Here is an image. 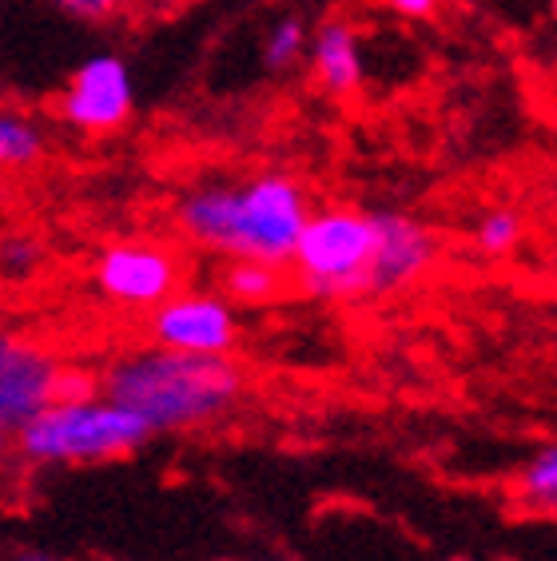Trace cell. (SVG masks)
Here are the masks:
<instances>
[{"mask_svg":"<svg viewBox=\"0 0 557 561\" xmlns=\"http://www.w3.org/2000/svg\"><path fill=\"white\" fill-rule=\"evenodd\" d=\"M311 192L287 172H255L243 180H200L175 199V231L192 248L219 260H268L291 267Z\"/></svg>","mask_w":557,"mask_h":561,"instance_id":"cell-1","label":"cell"},{"mask_svg":"<svg viewBox=\"0 0 557 561\" xmlns=\"http://www.w3.org/2000/svg\"><path fill=\"white\" fill-rule=\"evenodd\" d=\"M100 390L132 407L151 431H195L236 411L243 370L231 355H192L172 346L124 351L100 370Z\"/></svg>","mask_w":557,"mask_h":561,"instance_id":"cell-2","label":"cell"},{"mask_svg":"<svg viewBox=\"0 0 557 561\" xmlns=\"http://www.w3.org/2000/svg\"><path fill=\"white\" fill-rule=\"evenodd\" d=\"M151 426L104 390L53 402L12 434L29 466H92L132 454L151 438Z\"/></svg>","mask_w":557,"mask_h":561,"instance_id":"cell-3","label":"cell"},{"mask_svg":"<svg viewBox=\"0 0 557 561\" xmlns=\"http://www.w3.org/2000/svg\"><path fill=\"white\" fill-rule=\"evenodd\" d=\"M378 251V211L363 207H315L291 260L295 287L319 299L371 295V271Z\"/></svg>","mask_w":557,"mask_h":561,"instance_id":"cell-4","label":"cell"},{"mask_svg":"<svg viewBox=\"0 0 557 561\" xmlns=\"http://www.w3.org/2000/svg\"><path fill=\"white\" fill-rule=\"evenodd\" d=\"M183 283L180 251L156 239H120L92 260V287L124 311H156Z\"/></svg>","mask_w":557,"mask_h":561,"instance_id":"cell-5","label":"cell"},{"mask_svg":"<svg viewBox=\"0 0 557 561\" xmlns=\"http://www.w3.org/2000/svg\"><path fill=\"white\" fill-rule=\"evenodd\" d=\"M136 112V88L128 65L116 53L80 60L56 96V116L80 136H112Z\"/></svg>","mask_w":557,"mask_h":561,"instance_id":"cell-6","label":"cell"},{"mask_svg":"<svg viewBox=\"0 0 557 561\" xmlns=\"http://www.w3.org/2000/svg\"><path fill=\"white\" fill-rule=\"evenodd\" d=\"M148 335L172 351L231 355L239 343L236 302L224 291H175L148 314Z\"/></svg>","mask_w":557,"mask_h":561,"instance_id":"cell-7","label":"cell"},{"mask_svg":"<svg viewBox=\"0 0 557 561\" xmlns=\"http://www.w3.org/2000/svg\"><path fill=\"white\" fill-rule=\"evenodd\" d=\"M65 375L68 367L48 346L24 335H4L0 343V426L4 434H16L53 402H60Z\"/></svg>","mask_w":557,"mask_h":561,"instance_id":"cell-8","label":"cell"},{"mask_svg":"<svg viewBox=\"0 0 557 561\" xmlns=\"http://www.w3.org/2000/svg\"><path fill=\"white\" fill-rule=\"evenodd\" d=\"M439 260V236L407 211H378V251L371 271V295L402 291Z\"/></svg>","mask_w":557,"mask_h":561,"instance_id":"cell-9","label":"cell"},{"mask_svg":"<svg viewBox=\"0 0 557 561\" xmlns=\"http://www.w3.org/2000/svg\"><path fill=\"white\" fill-rule=\"evenodd\" d=\"M363 36L351 21L343 16H331L322 21L311 36V53H307V65H311L315 84L327 92V96H354L366 80V60H363Z\"/></svg>","mask_w":557,"mask_h":561,"instance_id":"cell-10","label":"cell"},{"mask_svg":"<svg viewBox=\"0 0 557 561\" xmlns=\"http://www.w3.org/2000/svg\"><path fill=\"white\" fill-rule=\"evenodd\" d=\"M291 283H295L291 267L268 260H227L224 271H219V291L236 307H268L287 291Z\"/></svg>","mask_w":557,"mask_h":561,"instance_id":"cell-11","label":"cell"},{"mask_svg":"<svg viewBox=\"0 0 557 561\" xmlns=\"http://www.w3.org/2000/svg\"><path fill=\"white\" fill-rule=\"evenodd\" d=\"M48 156V131L41 119L21 108L0 112V168L4 172H33Z\"/></svg>","mask_w":557,"mask_h":561,"instance_id":"cell-12","label":"cell"},{"mask_svg":"<svg viewBox=\"0 0 557 561\" xmlns=\"http://www.w3.org/2000/svg\"><path fill=\"white\" fill-rule=\"evenodd\" d=\"M311 36H315V28L303 21L299 12H283V16H275V21L268 24L259 56H263V65H268L271 72H291L303 56L311 53Z\"/></svg>","mask_w":557,"mask_h":561,"instance_id":"cell-13","label":"cell"},{"mask_svg":"<svg viewBox=\"0 0 557 561\" xmlns=\"http://www.w3.org/2000/svg\"><path fill=\"white\" fill-rule=\"evenodd\" d=\"M518 502L525 510H546L557 514V443L542 450L522 466L518 474Z\"/></svg>","mask_w":557,"mask_h":561,"instance_id":"cell-14","label":"cell"},{"mask_svg":"<svg viewBox=\"0 0 557 561\" xmlns=\"http://www.w3.org/2000/svg\"><path fill=\"white\" fill-rule=\"evenodd\" d=\"M522 236H525V224L514 207H490L474 224V248L482 251V255H490V260H502V255L518 251Z\"/></svg>","mask_w":557,"mask_h":561,"instance_id":"cell-15","label":"cell"},{"mask_svg":"<svg viewBox=\"0 0 557 561\" xmlns=\"http://www.w3.org/2000/svg\"><path fill=\"white\" fill-rule=\"evenodd\" d=\"M53 4L65 9L68 16H76V21H88V24L120 21V16H128L132 9H139V0H53Z\"/></svg>","mask_w":557,"mask_h":561,"instance_id":"cell-16","label":"cell"},{"mask_svg":"<svg viewBox=\"0 0 557 561\" xmlns=\"http://www.w3.org/2000/svg\"><path fill=\"white\" fill-rule=\"evenodd\" d=\"M41 255H44V248L33 236H21V231L4 236V275H9V279H21V275L36 271Z\"/></svg>","mask_w":557,"mask_h":561,"instance_id":"cell-17","label":"cell"},{"mask_svg":"<svg viewBox=\"0 0 557 561\" xmlns=\"http://www.w3.org/2000/svg\"><path fill=\"white\" fill-rule=\"evenodd\" d=\"M378 4L402 16V21H430L439 12V0H378Z\"/></svg>","mask_w":557,"mask_h":561,"instance_id":"cell-18","label":"cell"},{"mask_svg":"<svg viewBox=\"0 0 557 561\" xmlns=\"http://www.w3.org/2000/svg\"><path fill=\"white\" fill-rule=\"evenodd\" d=\"M9 561H65V558H56L53 550H41V546H16L9 553Z\"/></svg>","mask_w":557,"mask_h":561,"instance_id":"cell-19","label":"cell"},{"mask_svg":"<svg viewBox=\"0 0 557 561\" xmlns=\"http://www.w3.org/2000/svg\"><path fill=\"white\" fill-rule=\"evenodd\" d=\"M183 0H139V9H175Z\"/></svg>","mask_w":557,"mask_h":561,"instance_id":"cell-20","label":"cell"},{"mask_svg":"<svg viewBox=\"0 0 557 561\" xmlns=\"http://www.w3.org/2000/svg\"><path fill=\"white\" fill-rule=\"evenodd\" d=\"M549 12H554V21H557V0H549Z\"/></svg>","mask_w":557,"mask_h":561,"instance_id":"cell-21","label":"cell"},{"mask_svg":"<svg viewBox=\"0 0 557 561\" xmlns=\"http://www.w3.org/2000/svg\"><path fill=\"white\" fill-rule=\"evenodd\" d=\"M446 561H478V558H446Z\"/></svg>","mask_w":557,"mask_h":561,"instance_id":"cell-22","label":"cell"},{"mask_svg":"<svg viewBox=\"0 0 557 561\" xmlns=\"http://www.w3.org/2000/svg\"><path fill=\"white\" fill-rule=\"evenodd\" d=\"M554 275H557V263H554Z\"/></svg>","mask_w":557,"mask_h":561,"instance_id":"cell-23","label":"cell"}]
</instances>
